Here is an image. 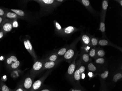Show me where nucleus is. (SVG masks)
<instances>
[{
	"instance_id": "nucleus-1",
	"label": "nucleus",
	"mask_w": 122,
	"mask_h": 91,
	"mask_svg": "<svg viewBox=\"0 0 122 91\" xmlns=\"http://www.w3.org/2000/svg\"><path fill=\"white\" fill-rule=\"evenodd\" d=\"M40 5L41 13L43 14H47L60 5L57 0H35Z\"/></svg>"
},
{
	"instance_id": "nucleus-2",
	"label": "nucleus",
	"mask_w": 122,
	"mask_h": 91,
	"mask_svg": "<svg viewBox=\"0 0 122 91\" xmlns=\"http://www.w3.org/2000/svg\"><path fill=\"white\" fill-rule=\"evenodd\" d=\"M79 40H80V37L76 39L70 45L69 49L66 51L64 55L61 58L62 61H66L69 63H70L73 61L75 57L78 55L76 45Z\"/></svg>"
},
{
	"instance_id": "nucleus-3",
	"label": "nucleus",
	"mask_w": 122,
	"mask_h": 91,
	"mask_svg": "<svg viewBox=\"0 0 122 91\" xmlns=\"http://www.w3.org/2000/svg\"><path fill=\"white\" fill-rule=\"evenodd\" d=\"M7 67L10 70H15L20 66V62L15 55H11L8 57L5 60Z\"/></svg>"
},
{
	"instance_id": "nucleus-4",
	"label": "nucleus",
	"mask_w": 122,
	"mask_h": 91,
	"mask_svg": "<svg viewBox=\"0 0 122 91\" xmlns=\"http://www.w3.org/2000/svg\"><path fill=\"white\" fill-rule=\"evenodd\" d=\"M44 62L43 59H38L34 62V64L30 70L29 75L35 78L39 73L42 71Z\"/></svg>"
},
{
	"instance_id": "nucleus-5",
	"label": "nucleus",
	"mask_w": 122,
	"mask_h": 91,
	"mask_svg": "<svg viewBox=\"0 0 122 91\" xmlns=\"http://www.w3.org/2000/svg\"><path fill=\"white\" fill-rule=\"evenodd\" d=\"M52 70H49L37 80L34 82L30 91H38L41 89L44 84V82L49 75L50 74Z\"/></svg>"
},
{
	"instance_id": "nucleus-6",
	"label": "nucleus",
	"mask_w": 122,
	"mask_h": 91,
	"mask_svg": "<svg viewBox=\"0 0 122 91\" xmlns=\"http://www.w3.org/2000/svg\"><path fill=\"white\" fill-rule=\"evenodd\" d=\"M35 78L29 75L27 76L20 82L22 87L26 91H30L34 83Z\"/></svg>"
},
{
	"instance_id": "nucleus-7",
	"label": "nucleus",
	"mask_w": 122,
	"mask_h": 91,
	"mask_svg": "<svg viewBox=\"0 0 122 91\" xmlns=\"http://www.w3.org/2000/svg\"><path fill=\"white\" fill-rule=\"evenodd\" d=\"M77 55L74 60L70 63L67 71L66 73V76L68 80L72 83L73 82V76L76 68V59Z\"/></svg>"
},
{
	"instance_id": "nucleus-8",
	"label": "nucleus",
	"mask_w": 122,
	"mask_h": 91,
	"mask_svg": "<svg viewBox=\"0 0 122 91\" xmlns=\"http://www.w3.org/2000/svg\"><path fill=\"white\" fill-rule=\"evenodd\" d=\"M24 44L25 48L31 55L33 59L34 60V62L36 61L38 59V58L36 54L34 48H33L30 40L28 39H25L24 41Z\"/></svg>"
},
{
	"instance_id": "nucleus-9",
	"label": "nucleus",
	"mask_w": 122,
	"mask_h": 91,
	"mask_svg": "<svg viewBox=\"0 0 122 91\" xmlns=\"http://www.w3.org/2000/svg\"><path fill=\"white\" fill-rule=\"evenodd\" d=\"M77 62L76 69L73 76V82L72 84L74 86H81L80 83L81 77L79 71V63L78 61Z\"/></svg>"
},
{
	"instance_id": "nucleus-10",
	"label": "nucleus",
	"mask_w": 122,
	"mask_h": 91,
	"mask_svg": "<svg viewBox=\"0 0 122 91\" xmlns=\"http://www.w3.org/2000/svg\"><path fill=\"white\" fill-rule=\"evenodd\" d=\"M13 20L5 19L0 29L6 33L10 32L13 29Z\"/></svg>"
},
{
	"instance_id": "nucleus-11",
	"label": "nucleus",
	"mask_w": 122,
	"mask_h": 91,
	"mask_svg": "<svg viewBox=\"0 0 122 91\" xmlns=\"http://www.w3.org/2000/svg\"><path fill=\"white\" fill-rule=\"evenodd\" d=\"M79 31V29L75 27L72 26L66 27L63 29L61 36H70L74 33Z\"/></svg>"
},
{
	"instance_id": "nucleus-12",
	"label": "nucleus",
	"mask_w": 122,
	"mask_h": 91,
	"mask_svg": "<svg viewBox=\"0 0 122 91\" xmlns=\"http://www.w3.org/2000/svg\"><path fill=\"white\" fill-rule=\"evenodd\" d=\"M91 36L88 34L81 33L80 36V40L81 41L82 46H90Z\"/></svg>"
},
{
	"instance_id": "nucleus-13",
	"label": "nucleus",
	"mask_w": 122,
	"mask_h": 91,
	"mask_svg": "<svg viewBox=\"0 0 122 91\" xmlns=\"http://www.w3.org/2000/svg\"><path fill=\"white\" fill-rule=\"evenodd\" d=\"M98 45L102 46H112V47H114V48L118 49V50L120 51L121 52H122V49L121 48L118 47L117 45L114 44L111 42H110L109 40L107 39H99Z\"/></svg>"
},
{
	"instance_id": "nucleus-14",
	"label": "nucleus",
	"mask_w": 122,
	"mask_h": 91,
	"mask_svg": "<svg viewBox=\"0 0 122 91\" xmlns=\"http://www.w3.org/2000/svg\"><path fill=\"white\" fill-rule=\"evenodd\" d=\"M81 3L86 9L87 10L93 15H96V11L93 9L90 3V2L88 0H77Z\"/></svg>"
},
{
	"instance_id": "nucleus-15",
	"label": "nucleus",
	"mask_w": 122,
	"mask_h": 91,
	"mask_svg": "<svg viewBox=\"0 0 122 91\" xmlns=\"http://www.w3.org/2000/svg\"><path fill=\"white\" fill-rule=\"evenodd\" d=\"M61 61H59L56 62L44 61L45 62L44 63L42 71L45 70H52L56 67Z\"/></svg>"
},
{
	"instance_id": "nucleus-16",
	"label": "nucleus",
	"mask_w": 122,
	"mask_h": 91,
	"mask_svg": "<svg viewBox=\"0 0 122 91\" xmlns=\"http://www.w3.org/2000/svg\"><path fill=\"white\" fill-rule=\"evenodd\" d=\"M87 70L88 72H92L94 74H98L99 72V68L97 66L95 63L90 61L88 64L86 65Z\"/></svg>"
},
{
	"instance_id": "nucleus-17",
	"label": "nucleus",
	"mask_w": 122,
	"mask_h": 91,
	"mask_svg": "<svg viewBox=\"0 0 122 91\" xmlns=\"http://www.w3.org/2000/svg\"><path fill=\"white\" fill-rule=\"evenodd\" d=\"M109 1L107 0H103L102 4V9L100 14L101 18L105 19L107 10L108 7Z\"/></svg>"
},
{
	"instance_id": "nucleus-18",
	"label": "nucleus",
	"mask_w": 122,
	"mask_h": 91,
	"mask_svg": "<svg viewBox=\"0 0 122 91\" xmlns=\"http://www.w3.org/2000/svg\"><path fill=\"white\" fill-rule=\"evenodd\" d=\"M82 63L84 65H87L91 61V58H90L88 53L81 50L80 58Z\"/></svg>"
},
{
	"instance_id": "nucleus-19",
	"label": "nucleus",
	"mask_w": 122,
	"mask_h": 91,
	"mask_svg": "<svg viewBox=\"0 0 122 91\" xmlns=\"http://www.w3.org/2000/svg\"><path fill=\"white\" fill-rule=\"evenodd\" d=\"M4 18L5 19L11 20H17L18 19H20L17 15L9 10H7Z\"/></svg>"
},
{
	"instance_id": "nucleus-20",
	"label": "nucleus",
	"mask_w": 122,
	"mask_h": 91,
	"mask_svg": "<svg viewBox=\"0 0 122 91\" xmlns=\"http://www.w3.org/2000/svg\"><path fill=\"white\" fill-rule=\"evenodd\" d=\"M43 60L45 62H56L59 61H62L61 58L54 53L50 54L46 58L43 59Z\"/></svg>"
},
{
	"instance_id": "nucleus-21",
	"label": "nucleus",
	"mask_w": 122,
	"mask_h": 91,
	"mask_svg": "<svg viewBox=\"0 0 122 91\" xmlns=\"http://www.w3.org/2000/svg\"><path fill=\"white\" fill-rule=\"evenodd\" d=\"M98 74L99 76L100 81L105 82V81L109 76V70L107 69H105L103 71H99Z\"/></svg>"
},
{
	"instance_id": "nucleus-22",
	"label": "nucleus",
	"mask_w": 122,
	"mask_h": 91,
	"mask_svg": "<svg viewBox=\"0 0 122 91\" xmlns=\"http://www.w3.org/2000/svg\"><path fill=\"white\" fill-rule=\"evenodd\" d=\"M70 47V45L66 46L64 47L60 48V49H59L57 50H56V51H55L53 53H56L61 58L65 54L66 51L69 49Z\"/></svg>"
},
{
	"instance_id": "nucleus-23",
	"label": "nucleus",
	"mask_w": 122,
	"mask_h": 91,
	"mask_svg": "<svg viewBox=\"0 0 122 91\" xmlns=\"http://www.w3.org/2000/svg\"><path fill=\"white\" fill-rule=\"evenodd\" d=\"M10 11L15 13L20 18V19H24L26 18L27 17L26 13H25L24 11L21 10L19 9H10Z\"/></svg>"
},
{
	"instance_id": "nucleus-24",
	"label": "nucleus",
	"mask_w": 122,
	"mask_h": 91,
	"mask_svg": "<svg viewBox=\"0 0 122 91\" xmlns=\"http://www.w3.org/2000/svg\"><path fill=\"white\" fill-rule=\"evenodd\" d=\"M105 19L101 18L100 25H99V30L102 33L103 38L106 37V27L105 24Z\"/></svg>"
},
{
	"instance_id": "nucleus-25",
	"label": "nucleus",
	"mask_w": 122,
	"mask_h": 91,
	"mask_svg": "<svg viewBox=\"0 0 122 91\" xmlns=\"http://www.w3.org/2000/svg\"><path fill=\"white\" fill-rule=\"evenodd\" d=\"M53 23L55 26V31L56 33L58 35L61 36L62 31H63V28H62L60 24L56 20H54Z\"/></svg>"
},
{
	"instance_id": "nucleus-26",
	"label": "nucleus",
	"mask_w": 122,
	"mask_h": 91,
	"mask_svg": "<svg viewBox=\"0 0 122 91\" xmlns=\"http://www.w3.org/2000/svg\"><path fill=\"white\" fill-rule=\"evenodd\" d=\"M94 59V63L97 66H102L106 63V59L103 58H96Z\"/></svg>"
},
{
	"instance_id": "nucleus-27",
	"label": "nucleus",
	"mask_w": 122,
	"mask_h": 91,
	"mask_svg": "<svg viewBox=\"0 0 122 91\" xmlns=\"http://www.w3.org/2000/svg\"><path fill=\"white\" fill-rule=\"evenodd\" d=\"M98 48L92 47L88 52V54L91 58L95 59L96 57L97 52Z\"/></svg>"
},
{
	"instance_id": "nucleus-28",
	"label": "nucleus",
	"mask_w": 122,
	"mask_h": 91,
	"mask_svg": "<svg viewBox=\"0 0 122 91\" xmlns=\"http://www.w3.org/2000/svg\"><path fill=\"white\" fill-rule=\"evenodd\" d=\"M79 63V71L80 72V77H81V79H82L83 75L85 73V71L86 67L84 65V64H83L81 62V59H79L78 60Z\"/></svg>"
},
{
	"instance_id": "nucleus-29",
	"label": "nucleus",
	"mask_w": 122,
	"mask_h": 91,
	"mask_svg": "<svg viewBox=\"0 0 122 91\" xmlns=\"http://www.w3.org/2000/svg\"><path fill=\"white\" fill-rule=\"evenodd\" d=\"M122 70L118 71L116 72L113 77V80L115 82H118V81L122 79Z\"/></svg>"
},
{
	"instance_id": "nucleus-30",
	"label": "nucleus",
	"mask_w": 122,
	"mask_h": 91,
	"mask_svg": "<svg viewBox=\"0 0 122 91\" xmlns=\"http://www.w3.org/2000/svg\"><path fill=\"white\" fill-rule=\"evenodd\" d=\"M99 40V39L95 36H91V41H90V45L91 47H96L98 45Z\"/></svg>"
},
{
	"instance_id": "nucleus-31",
	"label": "nucleus",
	"mask_w": 122,
	"mask_h": 91,
	"mask_svg": "<svg viewBox=\"0 0 122 91\" xmlns=\"http://www.w3.org/2000/svg\"><path fill=\"white\" fill-rule=\"evenodd\" d=\"M105 52L102 48H98L97 52L96 57L97 58H103L105 55Z\"/></svg>"
},
{
	"instance_id": "nucleus-32",
	"label": "nucleus",
	"mask_w": 122,
	"mask_h": 91,
	"mask_svg": "<svg viewBox=\"0 0 122 91\" xmlns=\"http://www.w3.org/2000/svg\"><path fill=\"white\" fill-rule=\"evenodd\" d=\"M0 86L1 91H12V90L8 87L2 81H0Z\"/></svg>"
},
{
	"instance_id": "nucleus-33",
	"label": "nucleus",
	"mask_w": 122,
	"mask_h": 91,
	"mask_svg": "<svg viewBox=\"0 0 122 91\" xmlns=\"http://www.w3.org/2000/svg\"><path fill=\"white\" fill-rule=\"evenodd\" d=\"M7 9L0 7V16L4 17Z\"/></svg>"
},
{
	"instance_id": "nucleus-34",
	"label": "nucleus",
	"mask_w": 122,
	"mask_h": 91,
	"mask_svg": "<svg viewBox=\"0 0 122 91\" xmlns=\"http://www.w3.org/2000/svg\"><path fill=\"white\" fill-rule=\"evenodd\" d=\"M12 91H26L22 87L21 84L20 83L16 87L14 90H12Z\"/></svg>"
},
{
	"instance_id": "nucleus-35",
	"label": "nucleus",
	"mask_w": 122,
	"mask_h": 91,
	"mask_svg": "<svg viewBox=\"0 0 122 91\" xmlns=\"http://www.w3.org/2000/svg\"><path fill=\"white\" fill-rule=\"evenodd\" d=\"M101 89L100 91H107L106 84L105 82L101 81Z\"/></svg>"
},
{
	"instance_id": "nucleus-36",
	"label": "nucleus",
	"mask_w": 122,
	"mask_h": 91,
	"mask_svg": "<svg viewBox=\"0 0 122 91\" xmlns=\"http://www.w3.org/2000/svg\"><path fill=\"white\" fill-rule=\"evenodd\" d=\"M6 33L0 29V40L2 39L5 37V35H6Z\"/></svg>"
},
{
	"instance_id": "nucleus-37",
	"label": "nucleus",
	"mask_w": 122,
	"mask_h": 91,
	"mask_svg": "<svg viewBox=\"0 0 122 91\" xmlns=\"http://www.w3.org/2000/svg\"><path fill=\"white\" fill-rule=\"evenodd\" d=\"M74 91H84L81 86H75Z\"/></svg>"
},
{
	"instance_id": "nucleus-38",
	"label": "nucleus",
	"mask_w": 122,
	"mask_h": 91,
	"mask_svg": "<svg viewBox=\"0 0 122 91\" xmlns=\"http://www.w3.org/2000/svg\"><path fill=\"white\" fill-rule=\"evenodd\" d=\"M13 27H18V23L17 22V20H14L13 22Z\"/></svg>"
},
{
	"instance_id": "nucleus-39",
	"label": "nucleus",
	"mask_w": 122,
	"mask_h": 91,
	"mask_svg": "<svg viewBox=\"0 0 122 91\" xmlns=\"http://www.w3.org/2000/svg\"><path fill=\"white\" fill-rule=\"evenodd\" d=\"M5 19V18L3 17L0 16V29L1 28L2 24L4 22Z\"/></svg>"
},
{
	"instance_id": "nucleus-40",
	"label": "nucleus",
	"mask_w": 122,
	"mask_h": 91,
	"mask_svg": "<svg viewBox=\"0 0 122 91\" xmlns=\"http://www.w3.org/2000/svg\"><path fill=\"white\" fill-rule=\"evenodd\" d=\"M94 75H95V74L92 73V72H88V76L90 78L94 77Z\"/></svg>"
},
{
	"instance_id": "nucleus-41",
	"label": "nucleus",
	"mask_w": 122,
	"mask_h": 91,
	"mask_svg": "<svg viewBox=\"0 0 122 91\" xmlns=\"http://www.w3.org/2000/svg\"><path fill=\"white\" fill-rule=\"evenodd\" d=\"M38 91H52L51 90L49 89H40Z\"/></svg>"
},
{
	"instance_id": "nucleus-42",
	"label": "nucleus",
	"mask_w": 122,
	"mask_h": 91,
	"mask_svg": "<svg viewBox=\"0 0 122 91\" xmlns=\"http://www.w3.org/2000/svg\"><path fill=\"white\" fill-rule=\"evenodd\" d=\"M116 2H117L121 7L122 6V0H115Z\"/></svg>"
}]
</instances>
